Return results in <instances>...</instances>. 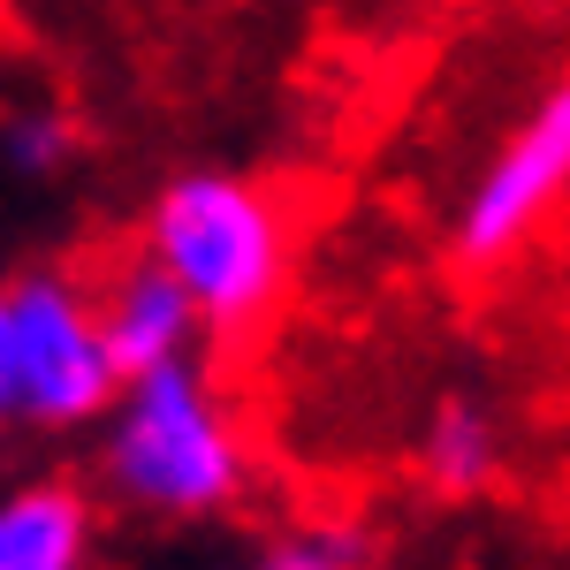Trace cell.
<instances>
[{
	"mask_svg": "<svg viewBox=\"0 0 570 570\" xmlns=\"http://www.w3.org/2000/svg\"><path fill=\"white\" fill-rule=\"evenodd\" d=\"M252 472H259L252 426L228 381L198 357L130 373L99 411V480L137 518L160 525L228 518L252 494Z\"/></svg>",
	"mask_w": 570,
	"mask_h": 570,
	"instance_id": "1",
	"label": "cell"
},
{
	"mask_svg": "<svg viewBox=\"0 0 570 570\" xmlns=\"http://www.w3.org/2000/svg\"><path fill=\"white\" fill-rule=\"evenodd\" d=\"M145 259L176 274L206 335L244 343L289 297L297 220L282 206V190H266V183L228 176V168H190V176L160 183V198L145 214Z\"/></svg>",
	"mask_w": 570,
	"mask_h": 570,
	"instance_id": "2",
	"label": "cell"
},
{
	"mask_svg": "<svg viewBox=\"0 0 570 570\" xmlns=\"http://www.w3.org/2000/svg\"><path fill=\"white\" fill-rule=\"evenodd\" d=\"M122 373L107 357L91 289L61 266L0 282V426L77 434L99 426Z\"/></svg>",
	"mask_w": 570,
	"mask_h": 570,
	"instance_id": "3",
	"label": "cell"
},
{
	"mask_svg": "<svg viewBox=\"0 0 570 570\" xmlns=\"http://www.w3.org/2000/svg\"><path fill=\"white\" fill-rule=\"evenodd\" d=\"M570 206V77L532 99V115L494 145V160L456 206V259L464 266H502L518 259L532 236Z\"/></svg>",
	"mask_w": 570,
	"mask_h": 570,
	"instance_id": "4",
	"label": "cell"
},
{
	"mask_svg": "<svg viewBox=\"0 0 570 570\" xmlns=\"http://www.w3.org/2000/svg\"><path fill=\"white\" fill-rule=\"evenodd\" d=\"M91 312H99V335H107V357H115L122 381L153 373V365H176V357H198V343H206V327H198L190 297L176 289V274H160L145 252L91 289Z\"/></svg>",
	"mask_w": 570,
	"mask_h": 570,
	"instance_id": "5",
	"label": "cell"
},
{
	"mask_svg": "<svg viewBox=\"0 0 570 570\" xmlns=\"http://www.w3.org/2000/svg\"><path fill=\"white\" fill-rule=\"evenodd\" d=\"M99 518L77 480H16L0 487V570H91Z\"/></svg>",
	"mask_w": 570,
	"mask_h": 570,
	"instance_id": "6",
	"label": "cell"
},
{
	"mask_svg": "<svg viewBox=\"0 0 570 570\" xmlns=\"http://www.w3.org/2000/svg\"><path fill=\"white\" fill-rule=\"evenodd\" d=\"M502 419L480 395H441L419 426V480L434 494H480L502 480Z\"/></svg>",
	"mask_w": 570,
	"mask_h": 570,
	"instance_id": "7",
	"label": "cell"
},
{
	"mask_svg": "<svg viewBox=\"0 0 570 570\" xmlns=\"http://www.w3.org/2000/svg\"><path fill=\"white\" fill-rule=\"evenodd\" d=\"M259 570H381V563L365 556V540H357V532L305 525V532H282V540L259 556Z\"/></svg>",
	"mask_w": 570,
	"mask_h": 570,
	"instance_id": "8",
	"label": "cell"
},
{
	"mask_svg": "<svg viewBox=\"0 0 570 570\" xmlns=\"http://www.w3.org/2000/svg\"><path fill=\"white\" fill-rule=\"evenodd\" d=\"M0 145H8V160L23 168V176H53L61 160H69V122L61 115H16L8 130H0Z\"/></svg>",
	"mask_w": 570,
	"mask_h": 570,
	"instance_id": "9",
	"label": "cell"
}]
</instances>
